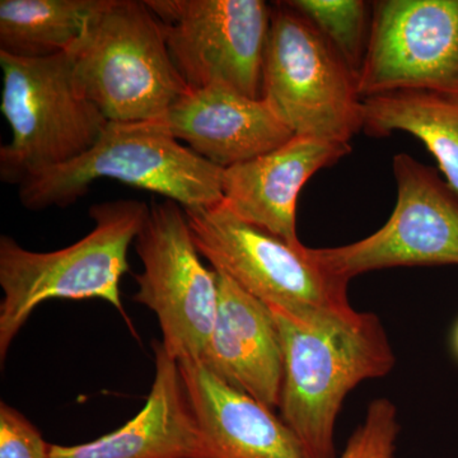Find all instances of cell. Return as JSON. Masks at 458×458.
Wrapping results in <instances>:
<instances>
[{"label":"cell","mask_w":458,"mask_h":458,"mask_svg":"<svg viewBox=\"0 0 458 458\" xmlns=\"http://www.w3.org/2000/svg\"><path fill=\"white\" fill-rule=\"evenodd\" d=\"M282 340L280 418L309 458H337L335 426L344 400L396 364L384 325L372 312L297 318L270 309Z\"/></svg>","instance_id":"1"},{"label":"cell","mask_w":458,"mask_h":458,"mask_svg":"<svg viewBox=\"0 0 458 458\" xmlns=\"http://www.w3.org/2000/svg\"><path fill=\"white\" fill-rule=\"evenodd\" d=\"M149 207L143 201H106L89 210L95 222L82 240L65 249L35 252L8 236L0 238V357L42 302L101 298L125 321L120 280L131 270L129 247L140 233ZM131 325V324H129Z\"/></svg>","instance_id":"2"},{"label":"cell","mask_w":458,"mask_h":458,"mask_svg":"<svg viewBox=\"0 0 458 458\" xmlns=\"http://www.w3.org/2000/svg\"><path fill=\"white\" fill-rule=\"evenodd\" d=\"M223 168L181 144L164 120L108 122L89 152L25 181L18 197L35 212L66 208L95 181L108 179L156 192L183 209H201L223 203Z\"/></svg>","instance_id":"3"},{"label":"cell","mask_w":458,"mask_h":458,"mask_svg":"<svg viewBox=\"0 0 458 458\" xmlns=\"http://www.w3.org/2000/svg\"><path fill=\"white\" fill-rule=\"evenodd\" d=\"M68 54L75 87L111 123L164 120L190 90L146 0H107Z\"/></svg>","instance_id":"4"},{"label":"cell","mask_w":458,"mask_h":458,"mask_svg":"<svg viewBox=\"0 0 458 458\" xmlns=\"http://www.w3.org/2000/svg\"><path fill=\"white\" fill-rule=\"evenodd\" d=\"M0 110L12 140L0 148V179L22 185L89 152L108 120L75 87L68 53L26 59L0 51Z\"/></svg>","instance_id":"5"},{"label":"cell","mask_w":458,"mask_h":458,"mask_svg":"<svg viewBox=\"0 0 458 458\" xmlns=\"http://www.w3.org/2000/svg\"><path fill=\"white\" fill-rule=\"evenodd\" d=\"M271 7L261 98L295 137L351 144L363 131L358 75L306 17Z\"/></svg>","instance_id":"6"},{"label":"cell","mask_w":458,"mask_h":458,"mask_svg":"<svg viewBox=\"0 0 458 458\" xmlns=\"http://www.w3.org/2000/svg\"><path fill=\"white\" fill-rule=\"evenodd\" d=\"M183 210L199 254L269 309L302 319L352 311L348 280L325 270L310 247L291 245L223 204Z\"/></svg>","instance_id":"7"},{"label":"cell","mask_w":458,"mask_h":458,"mask_svg":"<svg viewBox=\"0 0 458 458\" xmlns=\"http://www.w3.org/2000/svg\"><path fill=\"white\" fill-rule=\"evenodd\" d=\"M134 246L143 271L132 300L156 313L174 360H200L216 324L218 279L200 260L183 208L165 199L150 205Z\"/></svg>","instance_id":"8"},{"label":"cell","mask_w":458,"mask_h":458,"mask_svg":"<svg viewBox=\"0 0 458 458\" xmlns=\"http://www.w3.org/2000/svg\"><path fill=\"white\" fill-rule=\"evenodd\" d=\"M164 29L190 89H223L262 98L271 26L264 0H146Z\"/></svg>","instance_id":"9"},{"label":"cell","mask_w":458,"mask_h":458,"mask_svg":"<svg viewBox=\"0 0 458 458\" xmlns=\"http://www.w3.org/2000/svg\"><path fill=\"white\" fill-rule=\"evenodd\" d=\"M393 171L397 201L384 227L351 245L310 249L328 273L349 282L388 267L458 265L456 192L408 153L394 157Z\"/></svg>","instance_id":"10"},{"label":"cell","mask_w":458,"mask_h":458,"mask_svg":"<svg viewBox=\"0 0 458 458\" xmlns=\"http://www.w3.org/2000/svg\"><path fill=\"white\" fill-rule=\"evenodd\" d=\"M426 90L458 96V0H377L360 73L361 99Z\"/></svg>","instance_id":"11"},{"label":"cell","mask_w":458,"mask_h":458,"mask_svg":"<svg viewBox=\"0 0 458 458\" xmlns=\"http://www.w3.org/2000/svg\"><path fill=\"white\" fill-rule=\"evenodd\" d=\"M197 423L195 458H309L273 409L223 381L200 360H177Z\"/></svg>","instance_id":"12"},{"label":"cell","mask_w":458,"mask_h":458,"mask_svg":"<svg viewBox=\"0 0 458 458\" xmlns=\"http://www.w3.org/2000/svg\"><path fill=\"white\" fill-rule=\"evenodd\" d=\"M351 152V144L294 135L269 153L225 168L222 204L242 221L301 245L295 223L300 192L316 172Z\"/></svg>","instance_id":"13"},{"label":"cell","mask_w":458,"mask_h":458,"mask_svg":"<svg viewBox=\"0 0 458 458\" xmlns=\"http://www.w3.org/2000/svg\"><path fill=\"white\" fill-rule=\"evenodd\" d=\"M218 310L201 363L223 381L279 408L284 357L278 325L267 304L216 271Z\"/></svg>","instance_id":"14"},{"label":"cell","mask_w":458,"mask_h":458,"mask_svg":"<svg viewBox=\"0 0 458 458\" xmlns=\"http://www.w3.org/2000/svg\"><path fill=\"white\" fill-rule=\"evenodd\" d=\"M164 122L177 140L223 170L269 153L294 137L264 98L214 87L190 89Z\"/></svg>","instance_id":"15"},{"label":"cell","mask_w":458,"mask_h":458,"mask_svg":"<svg viewBox=\"0 0 458 458\" xmlns=\"http://www.w3.org/2000/svg\"><path fill=\"white\" fill-rule=\"evenodd\" d=\"M156 375L146 405L125 426L96 441L50 445V458H195L197 423L190 410L179 363L153 342Z\"/></svg>","instance_id":"16"},{"label":"cell","mask_w":458,"mask_h":458,"mask_svg":"<svg viewBox=\"0 0 458 458\" xmlns=\"http://www.w3.org/2000/svg\"><path fill=\"white\" fill-rule=\"evenodd\" d=\"M363 131L373 138L403 131L423 141L458 195V96L396 90L364 98Z\"/></svg>","instance_id":"17"},{"label":"cell","mask_w":458,"mask_h":458,"mask_svg":"<svg viewBox=\"0 0 458 458\" xmlns=\"http://www.w3.org/2000/svg\"><path fill=\"white\" fill-rule=\"evenodd\" d=\"M107 0H2L0 51L41 59L71 53Z\"/></svg>","instance_id":"18"},{"label":"cell","mask_w":458,"mask_h":458,"mask_svg":"<svg viewBox=\"0 0 458 458\" xmlns=\"http://www.w3.org/2000/svg\"><path fill=\"white\" fill-rule=\"evenodd\" d=\"M306 17L358 75L372 25V3L364 0H286Z\"/></svg>","instance_id":"19"},{"label":"cell","mask_w":458,"mask_h":458,"mask_svg":"<svg viewBox=\"0 0 458 458\" xmlns=\"http://www.w3.org/2000/svg\"><path fill=\"white\" fill-rule=\"evenodd\" d=\"M401 427L393 401L373 400L339 458H394Z\"/></svg>","instance_id":"20"},{"label":"cell","mask_w":458,"mask_h":458,"mask_svg":"<svg viewBox=\"0 0 458 458\" xmlns=\"http://www.w3.org/2000/svg\"><path fill=\"white\" fill-rule=\"evenodd\" d=\"M0 458H50V445L18 410L0 405Z\"/></svg>","instance_id":"21"},{"label":"cell","mask_w":458,"mask_h":458,"mask_svg":"<svg viewBox=\"0 0 458 458\" xmlns=\"http://www.w3.org/2000/svg\"><path fill=\"white\" fill-rule=\"evenodd\" d=\"M454 352H456L457 357H458V322H457L456 327H454Z\"/></svg>","instance_id":"22"}]
</instances>
